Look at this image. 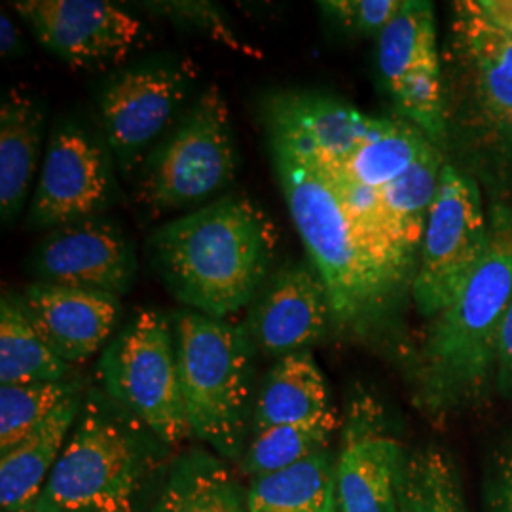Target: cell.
I'll list each match as a JSON object with an SVG mask.
<instances>
[{
    "instance_id": "16",
    "label": "cell",
    "mask_w": 512,
    "mask_h": 512,
    "mask_svg": "<svg viewBox=\"0 0 512 512\" xmlns=\"http://www.w3.org/2000/svg\"><path fill=\"white\" fill-rule=\"evenodd\" d=\"M19 298L48 348L73 368L109 346L122 315L112 294L52 283H29Z\"/></svg>"
},
{
    "instance_id": "15",
    "label": "cell",
    "mask_w": 512,
    "mask_h": 512,
    "mask_svg": "<svg viewBox=\"0 0 512 512\" xmlns=\"http://www.w3.org/2000/svg\"><path fill=\"white\" fill-rule=\"evenodd\" d=\"M404 458L378 403L370 397L355 399L336 459L338 512H399Z\"/></svg>"
},
{
    "instance_id": "31",
    "label": "cell",
    "mask_w": 512,
    "mask_h": 512,
    "mask_svg": "<svg viewBox=\"0 0 512 512\" xmlns=\"http://www.w3.org/2000/svg\"><path fill=\"white\" fill-rule=\"evenodd\" d=\"M404 0H327L319 2L327 18L357 37H380L401 12Z\"/></svg>"
},
{
    "instance_id": "18",
    "label": "cell",
    "mask_w": 512,
    "mask_h": 512,
    "mask_svg": "<svg viewBox=\"0 0 512 512\" xmlns=\"http://www.w3.org/2000/svg\"><path fill=\"white\" fill-rule=\"evenodd\" d=\"M452 35L480 118L494 128L512 110V33L465 0L454 4Z\"/></svg>"
},
{
    "instance_id": "35",
    "label": "cell",
    "mask_w": 512,
    "mask_h": 512,
    "mask_svg": "<svg viewBox=\"0 0 512 512\" xmlns=\"http://www.w3.org/2000/svg\"><path fill=\"white\" fill-rule=\"evenodd\" d=\"M476 10L497 27L512 33V0H473Z\"/></svg>"
},
{
    "instance_id": "34",
    "label": "cell",
    "mask_w": 512,
    "mask_h": 512,
    "mask_svg": "<svg viewBox=\"0 0 512 512\" xmlns=\"http://www.w3.org/2000/svg\"><path fill=\"white\" fill-rule=\"evenodd\" d=\"M27 52L23 35L14 23V19L8 16L6 10L0 14V55L4 59H19Z\"/></svg>"
},
{
    "instance_id": "6",
    "label": "cell",
    "mask_w": 512,
    "mask_h": 512,
    "mask_svg": "<svg viewBox=\"0 0 512 512\" xmlns=\"http://www.w3.org/2000/svg\"><path fill=\"white\" fill-rule=\"evenodd\" d=\"M230 109L209 86L184 110L135 175V202L152 217L196 211L236 179Z\"/></svg>"
},
{
    "instance_id": "22",
    "label": "cell",
    "mask_w": 512,
    "mask_h": 512,
    "mask_svg": "<svg viewBox=\"0 0 512 512\" xmlns=\"http://www.w3.org/2000/svg\"><path fill=\"white\" fill-rule=\"evenodd\" d=\"M148 512H249L247 495L222 459L188 450L171 463Z\"/></svg>"
},
{
    "instance_id": "10",
    "label": "cell",
    "mask_w": 512,
    "mask_h": 512,
    "mask_svg": "<svg viewBox=\"0 0 512 512\" xmlns=\"http://www.w3.org/2000/svg\"><path fill=\"white\" fill-rule=\"evenodd\" d=\"M378 67L403 120L442 147L446 110L431 2L404 0L401 12L378 37Z\"/></svg>"
},
{
    "instance_id": "11",
    "label": "cell",
    "mask_w": 512,
    "mask_h": 512,
    "mask_svg": "<svg viewBox=\"0 0 512 512\" xmlns=\"http://www.w3.org/2000/svg\"><path fill=\"white\" fill-rule=\"evenodd\" d=\"M112 169L109 148L92 133L76 124L55 129L42 156L27 226L50 232L103 215L114 196Z\"/></svg>"
},
{
    "instance_id": "25",
    "label": "cell",
    "mask_w": 512,
    "mask_h": 512,
    "mask_svg": "<svg viewBox=\"0 0 512 512\" xmlns=\"http://www.w3.org/2000/svg\"><path fill=\"white\" fill-rule=\"evenodd\" d=\"M435 145L403 118H380L378 128L346 160H329L353 181L382 192ZM323 160V158H321Z\"/></svg>"
},
{
    "instance_id": "36",
    "label": "cell",
    "mask_w": 512,
    "mask_h": 512,
    "mask_svg": "<svg viewBox=\"0 0 512 512\" xmlns=\"http://www.w3.org/2000/svg\"><path fill=\"white\" fill-rule=\"evenodd\" d=\"M492 131L495 133L497 145L503 150V154L507 158H511L512 162V110L499 124H495Z\"/></svg>"
},
{
    "instance_id": "7",
    "label": "cell",
    "mask_w": 512,
    "mask_h": 512,
    "mask_svg": "<svg viewBox=\"0 0 512 512\" xmlns=\"http://www.w3.org/2000/svg\"><path fill=\"white\" fill-rule=\"evenodd\" d=\"M101 389L167 448L192 435L184 410L175 323L139 310L114 334L99 361Z\"/></svg>"
},
{
    "instance_id": "9",
    "label": "cell",
    "mask_w": 512,
    "mask_h": 512,
    "mask_svg": "<svg viewBox=\"0 0 512 512\" xmlns=\"http://www.w3.org/2000/svg\"><path fill=\"white\" fill-rule=\"evenodd\" d=\"M198 78V65L183 57L112 74L99 109L110 156L122 177L137 175L148 152L183 109Z\"/></svg>"
},
{
    "instance_id": "17",
    "label": "cell",
    "mask_w": 512,
    "mask_h": 512,
    "mask_svg": "<svg viewBox=\"0 0 512 512\" xmlns=\"http://www.w3.org/2000/svg\"><path fill=\"white\" fill-rule=\"evenodd\" d=\"M266 131L323 160H346L378 128L368 116L342 99L315 92H277L264 103Z\"/></svg>"
},
{
    "instance_id": "27",
    "label": "cell",
    "mask_w": 512,
    "mask_h": 512,
    "mask_svg": "<svg viewBox=\"0 0 512 512\" xmlns=\"http://www.w3.org/2000/svg\"><path fill=\"white\" fill-rule=\"evenodd\" d=\"M399 512H467L456 467L440 448L429 446L404 458Z\"/></svg>"
},
{
    "instance_id": "3",
    "label": "cell",
    "mask_w": 512,
    "mask_h": 512,
    "mask_svg": "<svg viewBox=\"0 0 512 512\" xmlns=\"http://www.w3.org/2000/svg\"><path fill=\"white\" fill-rule=\"evenodd\" d=\"M167 446L103 389H88L35 509L143 512Z\"/></svg>"
},
{
    "instance_id": "1",
    "label": "cell",
    "mask_w": 512,
    "mask_h": 512,
    "mask_svg": "<svg viewBox=\"0 0 512 512\" xmlns=\"http://www.w3.org/2000/svg\"><path fill=\"white\" fill-rule=\"evenodd\" d=\"M281 230L247 194H226L150 238V258L167 291L190 311L213 319L255 302L274 274Z\"/></svg>"
},
{
    "instance_id": "32",
    "label": "cell",
    "mask_w": 512,
    "mask_h": 512,
    "mask_svg": "<svg viewBox=\"0 0 512 512\" xmlns=\"http://www.w3.org/2000/svg\"><path fill=\"white\" fill-rule=\"evenodd\" d=\"M497 370H499L501 385L512 393V298L509 308L505 311L501 330H499Z\"/></svg>"
},
{
    "instance_id": "2",
    "label": "cell",
    "mask_w": 512,
    "mask_h": 512,
    "mask_svg": "<svg viewBox=\"0 0 512 512\" xmlns=\"http://www.w3.org/2000/svg\"><path fill=\"white\" fill-rule=\"evenodd\" d=\"M275 175L294 226L330 294L334 327L365 336L403 293L366 251L321 165L268 133Z\"/></svg>"
},
{
    "instance_id": "28",
    "label": "cell",
    "mask_w": 512,
    "mask_h": 512,
    "mask_svg": "<svg viewBox=\"0 0 512 512\" xmlns=\"http://www.w3.org/2000/svg\"><path fill=\"white\" fill-rule=\"evenodd\" d=\"M442 167L440 150L435 148L380 192L408 251L416 258L420 255L425 226L439 194Z\"/></svg>"
},
{
    "instance_id": "5",
    "label": "cell",
    "mask_w": 512,
    "mask_h": 512,
    "mask_svg": "<svg viewBox=\"0 0 512 512\" xmlns=\"http://www.w3.org/2000/svg\"><path fill=\"white\" fill-rule=\"evenodd\" d=\"M173 323L190 431L222 458H239L251 418L255 344L245 325L196 311L177 313Z\"/></svg>"
},
{
    "instance_id": "37",
    "label": "cell",
    "mask_w": 512,
    "mask_h": 512,
    "mask_svg": "<svg viewBox=\"0 0 512 512\" xmlns=\"http://www.w3.org/2000/svg\"><path fill=\"white\" fill-rule=\"evenodd\" d=\"M25 512H44V511H38V509H35V507H33V509H29V511H25Z\"/></svg>"
},
{
    "instance_id": "23",
    "label": "cell",
    "mask_w": 512,
    "mask_h": 512,
    "mask_svg": "<svg viewBox=\"0 0 512 512\" xmlns=\"http://www.w3.org/2000/svg\"><path fill=\"white\" fill-rule=\"evenodd\" d=\"M249 512H338L336 459L329 450L253 480Z\"/></svg>"
},
{
    "instance_id": "21",
    "label": "cell",
    "mask_w": 512,
    "mask_h": 512,
    "mask_svg": "<svg viewBox=\"0 0 512 512\" xmlns=\"http://www.w3.org/2000/svg\"><path fill=\"white\" fill-rule=\"evenodd\" d=\"M330 416L336 412L325 376L311 351H300L277 359L264 378L253 412V433Z\"/></svg>"
},
{
    "instance_id": "13",
    "label": "cell",
    "mask_w": 512,
    "mask_h": 512,
    "mask_svg": "<svg viewBox=\"0 0 512 512\" xmlns=\"http://www.w3.org/2000/svg\"><path fill=\"white\" fill-rule=\"evenodd\" d=\"M31 272L38 283L122 298L133 289L137 258L122 226L99 215L50 230L33 253Z\"/></svg>"
},
{
    "instance_id": "29",
    "label": "cell",
    "mask_w": 512,
    "mask_h": 512,
    "mask_svg": "<svg viewBox=\"0 0 512 512\" xmlns=\"http://www.w3.org/2000/svg\"><path fill=\"white\" fill-rule=\"evenodd\" d=\"M84 389L78 378L46 384L0 385V454L27 439L61 404Z\"/></svg>"
},
{
    "instance_id": "26",
    "label": "cell",
    "mask_w": 512,
    "mask_h": 512,
    "mask_svg": "<svg viewBox=\"0 0 512 512\" xmlns=\"http://www.w3.org/2000/svg\"><path fill=\"white\" fill-rule=\"evenodd\" d=\"M336 427L338 418L330 416L325 420L277 425L253 433V440L243 454V471L255 480L313 458L327 450Z\"/></svg>"
},
{
    "instance_id": "4",
    "label": "cell",
    "mask_w": 512,
    "mask_h": 512,
    "mask_svg": "<svg viewBox=\"0 0 512 512\" xmlns=\"http://www.w3.org/2000/svg\"><path fill=\"white\" fill-rule=\"evenodd\" d=\"M512 298V211L497 207L490 247L465 289L431 321L418 368V401L448 410L473 401L497 363L499 330Z\"/></svg>"
},
{
    "instance_id": "19",
    "label": "cell",
    "mask_w": 512,
    "mask_h": 512,
    "mask_svg": "<svg viewBox=\"0 0 512 512\" xmlns=\"http://www.w3.org/2000/svg\"><path fill=\"white\" fill-rule=\"evenodd\" d=\"M46 110L37 97L12 88L0 107V217L18 220L40 173ZM35 192V190H33Z\"/></svg>"
},
{
    "instance_id": "12",
    "label": "cell",
    "mask_w": 512,
    "mask_h": 512,
    "mask_svg": "<svg viewBox=\"0 0 512 512\" xmlns=\"http://www.w3.org/2000/svg\"><path fill=\"white\" fill-rule=\"evenodd\" d=\"M38 42L73 69L122 63L145 38V21L107 0H16Z\"/></svg>"
},
{
    "instance_id": "8",
    "label": "cell",
    "mask_w": 512,
    "mask_h": 512,
    "mask_svg": "<svg viewBox=\"0 0 512 512\" xmlns=\"http://www.w3.org/2000/svg\"><path fill=\"white\" fill-rule=\"evenodd\" d=\"M490 247V222L473 177L444 164L439 194L421 239L412 298L433 319L473 279Z\"/></svg>"
},
{
    "instance_id": "24",
    "label": "cell",
    "mask_w": 512,
    "mask_h": 512,
    "mask_svg": "<svg viewBox=\"0 0 512 512\" xmlns=\"http://www.w3.org/2000/svg\"><path fill=\"white\" fill-rule=\"evenodd\" d=\"M74 378L73 366L42 340L21 306L19 293L0 298V385L46 384Z\"/></svg>"
},
{
    "instance_id": "14",
    "label": "cell",
    "mask_w": 512,
    "mask_h": 512,
    "mask_svg": "<svg viewBox=\"0 0 512 512\" xmlns=\"http://www.w3.org/2000/svg\"><path fill=\"white\" fill-rule=\"evenodd\" d=\"M330 327L334 317L329 289L306 260L291 262L270 275L245 325L256 351L277 359L310 351Z\"/></svg>"
},
{
    "instance_id": "33",
    "label": "cell",
    "mask_w": 512,
    "mask_h": 512,
    "mask_svg": "<svg viewBox=\"0 0 512 512\" xmlns=\"http://www.w3.org/2000/svg\"><path fill=\"white\" fill-rule=\"evenodd\" d=\"M492 512H512V442L499 461L492 490Z\"/></svg>"
},
{
    "instance_id": "20",
    "label": "cell",
    "mask_w": 512,
    "mask_h": 512,
    "mask_svg": "<svg viewBox=\"0 0 512 512\" xmlns=\"http://www.w3.org/2000/svg\"><path fill=\"white\" fill-rule=\"evenodd\" d=\"M86 391L61 404L37 431L0 454V509L25 512L37 505L82 410Z\"/></svg>"
},
{
    "instance_id": "30",
    "label": "cell",
    "mask_w": 512,
    "mask_h": 512,
    "mask_svg": "<svg viewBox=\"0 0 512 512\" xmlns=\"http://www.w3.org/2000/svg\"><path fill=\"white\" fill-rule=\"evenodd\" d=\"M143 8L154 16L169 19L173 25H179L183 29L211 38L213 42L222 44L224 48H228L236 54L262 57V52L258 48L239 38L230 19L226 18L224 10L213 2H207V0H160V2H145Z\"/></svg>"
}]
</instances>
